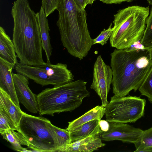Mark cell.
<instances>
[{"label":"cell","instance_id":"484cf974","mask_svg":"<svg viewBox=\"0 0 152 152\" xmlns=\"http://www.w3.org/2000/svg\"><path fill=\"white\" fill-rule=\"evenodd\" d=\"M77 6L81 10H85L86 6L89 4V0H74Z\"/></svg>","mask_w":152,"mask_h":152},{"label":"cell","instance_id":"9a60e30c","mask_svg":"<svg viewBox=\"0 0 152 152\" xmlns=\"http://www.w3.org/2000/svg\"><path fill=\"white\" fill-rule=\"evenodd\" d=\"M36 13L39 25L43 48L46 57L47 63H51L50 57L52 55V48L50 43L49 34L50 29L48 20L42 6L39 11Z\"/></svg>","mask_w":152,"mask_h":152},{"label":"cell","instance_id":"603a6c76","mask_svg":"<svg viewBox=\"0 0 152 152\" xmlns=\"http://www.w3.org/2000/svg\"><path fill=\"white\" fill-rule=\"evenodd\" d=\"M136 149L140 148L152 146V127L143 131L140 139L134 144Z\"/></svg>","mask_w":152,"mask_h":152},{"label":"cell","instance_id":"52a82bcc","mask_svg":"<svg viewBox=\"0 0 152 152\" xmlns=\"http://www.w3.org/2000/svg\"><path fill=\"white\" fill-rule=\"evenodd\" d=\"M145 99L136 96L115 95L104 107L106 120L109 122L134 123L144 115Z\"/></svg>","mask_w":152,"mask_h":152},{"label":"cell","instance_id":"5b68a950","mask_svg":"<svg viewBox=\"0 0 152 152\" xmlns=\"http://www.w3.org/2000/svg\"><path fill=\"white\" fill-rule=\"evenodd\" d=\"M150 13L149 7L129 6L114 15V26L110 38L111 47L124 49L142 39Z\"/></svg>","mask_w":152,"mask_h":152},{"label":"cell","instance_id":"4316f807","mask_svg":"<svg viewBox=\"0 0 152 152\" xmlns=\"http://www.w3.org/2000/svg\"><path fill=\"white\" fill-rule=\"evenodd\" d=\"M99 124L101 129L103 132L107 131L109 128V122L106 120H100Z\"/></svg>","mask_w":152,"mask_h":152},{"label":"cell","instance_id":"8fae6325","mask_svg":"<svg viewBox=\"0 0 152 152\" xmlns=\"http://www.w3.org/2000/svg\"><path fill=\"white\" fill-rule=\"evenodd\" d=\"M105 145L99 136H90L72 142L56 152H91Z\"/></svg>","mask_w":152,"mask_h":152},{"label":"cell","instance_id":"9c48e42d","mask_svg":"<svg viewBox=\"0 0 152 152\" xmlns=\"http://www.w3.org/2000/svg\"><path fill=\"white\" fill-rule=\"evenodd\" d=\"M109 123V130L100 134L102 140L110 141L117 140L134 144L139 141L143 131L126 123Z\"/></svg>","mask_w":152,"mask_h":152},{"label":"cell","instance_id":"4dcf8cb0","mask_svg":"<svg viewBox=\"0 0 152 152\" xmlns=\"http://www.w3.org/2000/svg\"><path fill=\"white\" fill-rule=\"evenodd\" d=\"M95 0H89V4H92Z\"/></svg>","mask_w":152,"mask_h":152},{"label":"cell","instance_id":"1f68e13d","mask_svg":"<svg viewBox=\"0 0 152 152\" xmlns=\"http://www.w3.org/2000/svg\"></svg>","mask_w":152,"mask_h":152},{"label":"cell","instance_id":"277c9868","mask_svg":"<svg viewBox=\"0 0 152 152\" xmlns=\"http://www.w3.org/2000/svg\"><path fill=\"white\" fill-rule=\"evenodd\" d=\"M86 83L78 80L43 90L37 95L39 114L53 116L55 113L75 110L90 96Z\"/></svg>","mask_w":152,"mask_h":152},{"label":"cell","instance_id":"cb8c5ba5","mask_svg":"<svg viewBox=\"0 0 152 152\" xmlns=\"http://www.w3.org/2000/svg\"><path fill=\"white\" fill-rule=\"evenodd\" d=\"M112 24L111 23L107 29L104 28L96 38L93 39V45L99 44L103 45L107 43L113 31V28L112 27Z\"/></svg>","mask_w":152,"mask_h":152},{"label":"cell","instance_id":"7c38bea8","mask_svg":"<svg viewBox=\"0 0 152 152\" xmlns=\"http://www.w3.org/2000/svg\"><path fill=\"white\" fill-rule=\"evenodd\" d=\"M13 67L0 58V88L10 96L13 101L20 108V102L17 98L13 77Z\"/></svg>","mask_w":152,"mask_h":152},{"label":"cell","instance_id":"30bf717a","mask_svg":"<svg viewBox=\"0 0 152 152\" xmlns=\"http://www.w3.org/2000/svg\"><path fill=\"white\" fill-rule=\"evenodd\" d=\"M16 93L19 102L30 112L36 113L38 112L37 95L28 86V79L22 75L13 73Z\"/></svg>","mask_w":152,"mask_h":152},{"label":"cell","instance_id":"44dd1931","mask_svg":"<svg viewBox=\"0 0 152 152\" xmlns=\"http://www.w3.org/2000/svg\"><path fill=\"white\" fill-rule=\"evenodd\" d=\"M12 129L18 131V129L14 125L9 116L2 109H0V133Z\"/></svg>","mask_w":152,"mask_h":152},{"label":"cell","instance_id":"7402d4cb","mask_svg":"<svg viewBox=\"0 0 152 152\" xmlns=\"http://www.w3.org/2000/svg\"><path fill=\"white\" fill-rule=\"evenodd\" d=\"M53 126L58 140L59 146L58 149L72 142L70 133L69 131L66 129H62L54 125Z\"/></svg>","mask_w":152,"mask_h":152},{"label":"cell","instance_id":"8992f818","mask_svg":"<svg viewBox=\"0 0 152 152\" xmlns=\"http://www.w3.org/2000/svg\"><path fill=\"white\" fill-rule=\"evenodd\" d=\"M53 125L46 118L23 112L18 131L28 141V148L34 151L56 152L59 146Z\"/></svg>","mask_w":152,"mask_h":152},{"label":"cell","instance_id":"2e32d148","mask_svg":"<svg viewBox=\"0 0 152 152\" xmlns=\"http://www.w3.org/2000/svg\"><path fill=\"white\" fill-rule=\"evenodd\" d=\"M100 120L91 121L69 132L72 142L90 136H99L100 134L103 132L99 124Z\"/></svg>","mask_w":152,"mask_h":152},{"label":"cell","instance_id":"f1b7e54d","mask_svg":"<svg viewBox=\"0 0 152 152\" xmlns=\"http://www.w3.org/2000/svg\"><path fill=\"white\" fill-rule=\"evenodd\" d=\"M135 152H152V146L145 147L140 148L134 151Z\"/></svg>","mask_w":152,"mask_h":152},{"label":"cell","instance_id":"4fadbf2b","mask_svg":"<svg viewBox=\"0 0 152 152\" xmlns=\"http://www.w3.org/2000/svg\"><path fill=\"white\" fill-rule=\"evenodd\" d=\"M14 45L4 28L0 27V58L14 68L18 62Z\"/></svg>","mask_w":152,"mask_h":152},{"label":"cell","instance_id":"d4e9b609","mask_svg":"<svg viewBox=\"0 0 152 152\" xmlns=\"http://www.w3.org/2000/svg\"><path fill=\"white\" fill-rule=\"evenodd\" d=\"M60 0H42V6L47 17L57 10Z\"/></svg>","mask_w":152,"mask_h":152},{"label":"cell","instance_id":"83f0119b","mask_svg":"<svg viewBox=\"0 0 152 152\" xmlns=\"http://www.w3.org/2000/svg\"><path fill=\"white\" fill-rule=\"evenodd\" d=\"M104 3L107 4H119L123 2H130L136 0H99Z\"/></svg>","mask_w":152,"mask_h":152},{"label":"cell","instance_id":"ac0fdd59","mask_svg":"<svg viewBox=\"0 0 152 152\" xmlns=\"http://www.w3.org/2000/svg\"><path fill=\"white\" fill-rule=\"evenodd\" d=\"M3 138L9 142L12 148L14 150L23 152L24 148L21 145L29 146V144L23 136L19 131L15 132L14 130L10 129L1 134Z\"/></svg>","mask_w":152,"mask_h":152},{"label":"cell","instance_id":"3957f363","mask_svg":"<svg viewBox=\"0 0 152 152\" xmlns=\"http://www.w3.org/2000/svg\"><path fill=\"white\" fill-rule=\"evenodd\" d=\"M56 25L63 45L72 56L82 60L93 44L87 23L85 10L80 9L74 0H60Z\"/></svg>","mask_w":152,"mask_h":152},{"label":"cell","instance_id":"d6986e66","mask_svg":"<svg viewBox=\"0 0 152 152\" xmlns=\"http://www.w3.org/2000/svg\"><path fill=\"white\" fill-rule=\"evenodd\" d=\"M138 89L142 95L147 97L152 103V66Z\"/></svg>","mask_w":152,"mask_h":152},{"label":"cell","instance_id":"6da1fadb","mask_svg":"<svg viewBox=\"0 0 152 152\" xmlns=\"http://www.w3.org/2000/svg\"><path fill=\"white\" fill-rule=\"evenodd\" d=\"M114 95L126 96L139 88L152 66V48L135 43L110 54Z\"/></svg>","mask_w":152,"mask_h":152},{"label":"cell","instance_id":"f546056e","mask_svg":"<svg viewBox=\"0 0 152 152\" xmlns=\"http://www.w3.org/2000/svg\"><path fill=\"white\" fill-rule=\"evenodd\" d=\"M147 1L150 5H152V0H147Z\"/></svg>","mask_w":152,"mask_h":152},{"label":"cell","instance_id":"7a4b0ae2","mask_svg":"<svg viewBox=\"0 0 152 152\" xmlns=\"http://www.w3.org/2000/svg\"><path fill=\"white\" fill-rule=\"evenodd\" d=\"M14 25L12 40L19 62L32 66L45 64L36 13L28 0H16L11 10Z\"/></svg>","mask_w":152,"mask_h":152},{"label":"cell","instance_id":"5bb4252c","mask_svg":"<svg viewBox=\"0 0 152 152\" xmlns=\"http://www.w3.org/2000/svg\"><path fill=\"white\" fill-rule=\"evenodd\" d=\"M0 109L7 113L15 126L18 129L19 123L24 112L15 104L10 96L1 88Z\"/></svg>","mask_w":152,"mask_h":152},{"label":"cell","instance_id":"e0dca14e","mask_svg":"<svg viewBox=\"0 0 152 152\" xmlns=\"http://www.w3.org/2000/svg\"><path fill=\"white\" fill-rule=\"evenodd\" d=\"M104 114V107L102 105L97 106L78 118L69 122V125L66 129L69 132H71L91 121L101 120Z\"/></svg>","mask_w":152,"mask_h":152},{"label":"cell","instance_id":"ba28073f","mask_svg":"<svg viewBox=\"0 0 152 152\" xmlns=\"http://www.w3.org/2000/svg\"><path fill=\"white\" fill-rule=\"evenodd\" d=\"M113 80L111 68L105 64L100 55L99 56L94 64L93 80L90 88L99 96L102 106L104 107L109 102L107 95Z\"/></svg>","mask_w":152,"mask_h":152},{"label":"cell","instance_id":"ffe728a7","mask_svg":"<svg viewBox=\"0 0 152 152\" xmlns=\"http://www.w3.org/2000/svg\"><path fill=\"white\" fill-rule=\"evenodd\" d=\"M146 26L140 43L145 47H152V5L146 20Z\"/></svg>","mask_w":152,"mask_h":152}]
</instances>
